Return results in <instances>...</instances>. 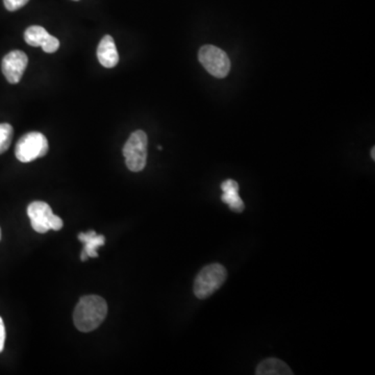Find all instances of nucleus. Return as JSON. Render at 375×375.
<instances>
[{
    "label": "nucleus",
    "mask_w": 375,
    "mask_h": 375,
    "mask_svg": "<svg viewBox=\"0 0 375 375\" xmlns=\"http://www.w3.org/2000/svg\"><path fill=\"white\" fill-rule=\"evenodd\" d=\"M222 201L228 205L230 209L236 213H242L244 211V202L239 196V191H228L223 192L221 196Z\"/></svg>",
    "instance_id": "f8f14e48"
},
{
    "label": "nucleus",
    "mask_w": 375,
    "mask_h": 375,
    "mask_svg": "<svg viewBox=\"0 0 375 375\" xmlns=\"http://www.w3.org/2000/svg\"><path fill=\"white\" fill-rule=\"evenodd\" d=\"M257 375H292L291 368L278 359H267L257 366Z\"/></svg>",
    "instance_id": "9d476101"
},
{
    "label": "nucleus",
    "mask_w": 375,
    "mask_h": 375,
    "mask_svg": "<svg viewBox=\"0 0 375 375\" xmlns=\"http://www.w3.org/2000/svg\"><path fill=\"white\" fill-rule=\"evenodd\" d=\"M4 342H6V326H4L3 320L0 317V353L3 351Z\"/></svg>",
    "instance_id": "f3484780"
},
{
    "label": "nucleus",
    "mask_w": 375,
    "mask_h": 375,
    "mask_svg": "<svg viewBox=\"0 0 375 375\" xmlns=\"http://www.w3.org/2000/svg\"><path fill=\"white\" fill-rule=\"evenodd\" d=\"M73 1H79V0H73Z\"/></svg>",
    "instance_id": "aec40b11"
},
{
    "label": "nucleus",
    "mask_w": 375,
    "mask_h": 375,
    "mask_svg": "<svg viewBox=\"0 0 375 375\" xmlns=\"http://www.w3.org/2000/svg\"><path fill=\"white\" fill-rule=\"evenodd\" d=\"M221 190L223 192H228V191H239V184L234 182V179H228V181L222 183Z\"/></svg>",
    "instance_id": "2eb2a0df"
},
{
    "label": "nucleus",
    "mask_w": 375,
    "mask_h": 375,
    "mask_svg": "<svg viewBox=\"0 0 375 375\" xmlns=\"http://www.w3.org/2000/svg\"><path fill=\"white\" fill-rule=\"evenodd\" d=\"M63 225H64L63 220L58 216L54 215L51 221H50V230H60Z\"/></svg>",
    "instance_id": "dca6fc26"
},
{
    "label": "nucleus",
    "mask_w": 375,
    "mask_h": 375,
    "mask_svg": "<svg viewBox=\"0 0 375 375\" xmlns=\"http://www.w3.org/2000/svg\"><path fill=\"white\" fill-rule=\"evenodd\" d=\"M372 160H375V147H372Z\"/></svg>",
    "instance_id": "a211bd4d"
},
{
    "label": "nucleus",
    "mask_w": 375,
    "mask_h": 375,
    "mask_svg": "<svg viewBox=\"0 0 375 375\" xmlns=\"http://www.w3.org/2000/svg\"><path fill=\"white\" fill-rule=\"evenodd\" d=\"M48 150L49 145L45 136L39 131H31L19 140L15 154L21 163H29L45 157Z\"/></svg>",
    "instance_id": "20e7f679"
},
{
    "label": "nucleus",
    "mask_w": 375,
    "mask_h": 375,
    "mask_svg": "<svg viewBox=\"0 0 375 375\" xmlns=\"http://www.w3.org/2000/svg\"><path fill=\"white\" fill-rule=\"evenodd\" d=\"M199 62L207 72L217 79H223L230 71V61L225 51L217 46L205 45L198 54Z\"/></svg>",
    "instance_id": "39448f33"
},
{
    "label": "nucleus",
    "mask_w": 375,
    "mask_h": 375,
    "mask_svg": "<svg viewBox=\"0 0 375 375\" xmlns=\"http://www.w3.org/2000/svg\"><path fill=\"white\" fill-rule=\"evenodd\" d=\"M50 37L51 35H49L44 27L39 26V25L29 26L24 33L25 42L33 47L43 48Z\"/></svg>",
    "instance_id": "9b49d317"
},
{
    "label": "nucleus",
    "mask_w": 375,
    "mask_h": 375,
    "mask_svg": "<svg viewBox=\"0 0 375 375\" xmlns=\"http://www.w3.org/2000/svg\"><path fill=\"white\" fill-rule=\"evenodd\" d=\"M0 239H1V230H0Z\"/></svg>",
    "instance_id": "6ab92c4d"
},
{
    "label": "nucleus",
    "mask_w": 375,
    "mask_h": 375,
    "mask_svg": "<svg viewBox=\"0 0 375 375\" xmlns=\"http://www.w3.org/2000/svg\"><path fill=\"white\" fill-rule=\"evenodd\" d=\"M13 134L14 129L8 123H1L0 125V154L6 152L12 143Z\"/></svg>",
    "instance_id": "ddd939ff"
},
{
    "label": "nucleus",
    "mask_w": 375,
    "mask_h": 375,
    "mask_svg": "<svg viewBox=\"0 0 375 375\" xmlns=\"http://www.w3.org/2000/svg\"><path fill=\"white\" fill-rule=\"evenodd\" d=\"M27 215L31 218V228L35 232L45 234L50 230V221L54 214L48 203L44 201H33L27 207Z\"/></svg>",
    "instance_id": "0eeeda50"
},
{
    "label": "nucleus",
    "mask_w": 375,
    "mask_h": 375,
    "mask_svg": "<svg viewBox=\"0 0 375 375\" xmlns=\"http://www.w3.org/2000/svg\"><path fill=\"white\" fill-rule=\"evenodd\" d=\"M29 65V58L21 50L8 52L1 62V70L10 83H18L22 79L23 73Z\"/></svg>",
    "instance_id": "423d86ee"
},
{
    "label": "nucleus",
    "mask_w": 375,
    "mask_h": 375,
    "mask_svg": "<svg viewBox=\"0 0 375 375\" xmlns=\"http://www.w3.org/2000/svg\"><path fill=\"white\" fill-rule=\"evenodd\" d=\"M108 315V303L98 295H86L79 299L73 313L75 328L81 333L96 330Z\"/></svg>",
    "instance_id": "f257e3e1"
},
{
    "label": "nucleus",
    "mask_w": 375,
    "mask_h": 375,
    "mask_svg": "<svg viewBox=\"0 0 375 375\" xmlns=\"http://www.w3.org/2000/svg\"><path fill=\"white\" fill-rule=\"evenodd\" d=\"M228 278V271L221 264L214 263L205 266L195 278V296L205 299L216 292Z\"/></svg>",
    "instance_id": "f03ea898"
},
{
    "label": "nucleus",
    "mask_w": 375,
    "mask_h": 375,
    "mask_svg": "<svg viewBox=\"0 0 375 375\" xmlns=\"http://www.w3.org/2000/svg\"><path fill=\"white\" fill-rule=\"evenodd\" d=\"M147 135L143 131L131 134L123 147V156L127 168L133 173H140L146 166L147 161Z\"/></svg>",
    "instance_id": "7ed1b4c3"
},
{
    "label": "nucleus",
    "mask_w": 375,
    "mask_h": 375,
    "mask_svg": "<svg viewBox=\"0 0 375 375\" xmlns=\"http://www.w3.org/2000/svg\"><path fill=\"white\" fill-rule=\"evenodd\" d=\"M97 58L100 64L106 68H114L119 62L118 50L112 35L102 38L97 48Z\"/></svg>",
    "instance_id": "6e6552de"
},
{
    "label": "nucleus",
    "mask_w": 375,
    "mask_h": 375,
    "mask_svg": "<svg viewBox=\"0 0 375 375\" xmlns=\"http://www.w3.org/2000/svg\"><path fill=\"white\" fill-rule=\"evenodd\" d=\"M29 0H3L4 6L10 12H15L19 8H23Z\"/></svg>",
    "instance_id": "4468645a"
},
{
    "label": "nucleus",
    "mask_w": 375,
    "mask_h": 375,
    "mask_svg": "<svg viewBox=\"0 0 375 375\" xmlns=\"http://www.w3.org/2000/svg\"><path fill=\"white\" fill-rule=\"evenodd\" d=\"M79 240L83 243V253L81 255V260L83 262L87 261L89 257H98L97 249L104 246L106 243L104 236L96 234L94 230L81 232L79 234Z\"/></svg>",
    "instance_id": "1a4fd4ad"
}]
</instances>
